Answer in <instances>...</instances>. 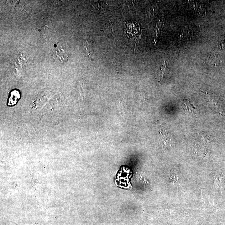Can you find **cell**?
I'll return each instance as SVG.
<instances>
[{
    "label": "cell",
    "instance_id": "6da1fadb",
    "mask_svg": "<svg viewBox=\"0 0 225 225\" xmlns=\"http://www.w3.org/2000/svg\"><path fill=\"white\" fill-rule=\"evenodd\" d=\"M52 56L56 62L63 64L66 62L70 56L69 47L64 42H59L53 50Z\"/></svg>",
    "mask_w": 225,
    "mask_h": 225
},
{
    "label": "cell",
    "instance_id": "7a4b0ae2",
    "mask_svg": "<svg viewBox=\"0 0 225 225\" xmlns=\"http://www.w3.org/2000/svg\"><path fill=\"white\" fill-rule=\"evenodd\" d=\"M168 71H169V69H168L167 63L166 61H164V64H163L157 72L158 78L160 80L164 79V77L166 75Z\"/></svg>",
    "mask_w": 225,
    "mask_h": 225
},
{
    "label": "cell",
    "instance_id": "3957f363",
    "mask_svg": "<svg viewBox=\"0 0 225 225\" xmlns=\"http://www.w3.org/2000/svg\"><path fill=\"white\" fill-rule=\"evenodd\" d=\"M20 97V94L18 91H13L11 92V97L9 99L8 105L9 106H13L16 104Z\"/></svg>",
    "mask_w": 225,
    "mask_h": 225
}]
</instances>
